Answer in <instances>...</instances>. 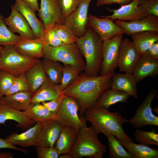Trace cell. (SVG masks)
Instances as JSON below:
<instances>
[{
  "instance_id": "6da1fadb",
  "label": "cell",
  "mask_w": 158,
  "mask_h": 158,
  "mask_svg": "<svg viewBox=\"0 0 158 158\" xmlns=\"http://www.w3.org/2000/svg\"><path fill=\"white\" fill-rule=\"evenodd\" d=\"M114 72L104 75L91 76L84 73L62 91L66 96L75 99L79 106L80 115L83 118L85 112L93 107L98 98L106 90L110 88Z\"/></svg>"
},
{
  "instance_id": "7a4b0ae2",
  "label": "cell",
  "mask_w": 158,
  "mask_h": 158,
  "mask_svg": "<svg viewBox=\"0 0 158 158\" xmlns=\"http://www.w3.org/2000/svg\"><path fill=\"white\" fill-rule=\"evenodd\" d=\"M83 117L86 121L91 123L98 134L100 133L105 135L111 134L119 139L133 141L122 128L127 120L119 112H111L108 109L94 107L87 110Z\"/></svg>"
},
{
  "instance_id": "3957f363",
  "label": "cell",
  "mask_w": 158,
  "mask_h": 158,
  "mask_svg": "<svg viewBox=\"0 0 158 158\" xmlns=\"http://www.w3.org/2000/svg\"><path fill=\"white\" fill-rule=\"evenodd\" d=\"M103 41L91 28H86L84 35L76 43L85 60L84 73L91 76L98 75L102 60Z\"/></svg>"
},
{
  "instance_id": "277c9868",
  "label": "cell",
  "mask_w": 158,
  "mask_h": 158,
  "mask_svg": "<svg viewBox=\"0 0 158 158\" xmlns=\"http://www.w3.org/2000/svg\"><path fill=\"white\" fill-rule=\"evenodd\" d=\"M98 135L92 125L89 127H83L78 131L75 143L69 153L72 158H103L107 147L99 141Z\"/></svg>"
},
{
  "instance_id": "5b68a950",
  "label": "cell",
  "mask_w": 158,
  "mask_h": 158,
  "mask_svg": "<svg viewBox=\"0 0 158 158\" xmlns=\"http://www.w3.org/2000/svg\"><path fill=\"white\" fill-rule=\"evenodd\" d=\"M83 57L76 43L56 47L45 45L43 49V58L58 61L64 65H71L80 72L85 68Z\"/></svg>"
},
{
  "instance_id": "8992f818",
  "label": "cell",
  "mask_w": 158,
  "mask_h": 158,
  "mask_svg": "<svg viewBox=\"0 0 158 158\" xmlns=\"http://www.w3.org/2000/svg\"><path fill=\"white\" fill-rule=\"evenodd\" d=\"M39 59L21 54L13 46H3L0 52V71L8 72L16 77L25 74Z\"/></svg>"
},
{
  "instance_id": "52a82bcc",
  "label": "cell",
  "mask_w": 158,
  "mask_h": 158,
  "mask_svg": "<svg viewBox=\"0 0 158 158\" xmlns=\"http://www.w3.org/2000/svg\"><path fill=\"white\" fill-rule=\"evenodd\" d=\"M79 106L77 101L65 95L56 112L58 121L63 126L72 127L78 132L87 126L84 118L79 116Z\"/></svg>"
},
{
  "instance_id": "ba28073f",
  "label": "cell",
  "mask_w": 158,
  "mask_h": 158,
  "mask_svg": "<svg viewBox=\"0 0 158 158\" xmlns=\"http://www.w3.org/2000/svg\"><path fill=\"white\" fill-rule=\"evenodd\" d=\"M156 89H152L135 112L134 116L127 120L128 122L137 128L147 126H158V117L153 113L151 103L157 94Z\"/></svg>"
},
{
  "instance_id": "9c48e42d",
  "label": "cell",
  "mask_w": 158,
  "mask_h": 158,
  "mask_svg": "<svg viewBox=\"0 0 158 158\" xmlns=\"http://www.w3.org/2000/svg\"><path fill=\"white\" fill-rule=\"evenodd\" d=\"M124 34H120L103 42L102 60L100 75L114 72L118 67L119 48Z\"/></svg>"
},
{
  "instance_id": "30bf717a",
  "label": "cell",
  "mask_w": 158,
  "mask_h": 158,
  "mask_svg": "<svg viewBox=\"0 0 158 158\" xmlns=\"http://www.w3.org/2000/svg\"><path fill=\"white\" fill-rule=\"evenodd\" d=\"M145 0H133L130 3L121 5L116 9H111L108 7L107 9L112 12L113 14L101 17L110 18L114 20H118L130 21L142 19L148 16L144 6Z\"/></svg>"
},
{
  "instance_id": "8fae6325",
  "label": "cell",
  "mask_w": 158,
  "mask_h": 158,
  "mask_svg": "<svg viewBox=\"0 0 158 158\" xmlns=\"http://www.w3.org/2000/svg\"><path fill=\"white\" fill-rule=\"evenodd\" d=\"M91 0H81L77 8L64 18L63 24L69 28L78 38L82 37L85 33Z\"/></svg>"
},
{
  "instance_id": "7c38bea8",
  "label": "cell",
  "mask_w": 158,
  "mask_h": 158,
  "mask_svg": "<svg viewBox=\"0 0 158 158\" xmlns=\"http://www.w3.org/2000/svg\"><path fill=\"white\" fill-rule=\"evenodd\" d=\"M38 11V16L44 25V34L55 23H64V18L58 0H40Z\"/></svg>"
},
{
  "instance_id": "4fadbf2b",
  "label": "cell",
  "mask_w": 158,
  "mask_h": 158,
  "mask_svg": "<svg viewBox=\"0 0 158 158\" xmlns=\"http://www.w3.org/2000/svg\"><path fill=\"white\" fill-rule=\"evenodd\" d=\"M141 54L128 38L122 39L120 44L118 67L120 72L132 73Z\"/></svg>"
},
{
  "instance_id": "5bb4252c",
  "label": "cell",
  "mask_w": 158,
  "mask_h": 158,
  "mask_svg": "<svg viewBox=\"0 0 158 158\" xmlns=\"http://www.w3.org/2000/svg\"><path fill=\"white\" fill-rule=\"evenodd\" d=\"M99 18L88 15L87 25L92 28L103 41L109 39L120 34H124L123 29L110 18Z\"/></svg>"
},
{
  "instance_id": "9a60e30c",
  "label": "cell",
  "mask_w": 158,
  "mask_h": 158,
  "mask_svg": "<svg viewBox=\"0 0 158 158\" xmlns=\"http://www.w3.org/2000/svg\"><path fill=\"white\" fill-rule=\"evenodd\" d=\"M11 11L8 17H4V21L9 29L13 33H18L21 39H35L34 33L24 17L13 5L11 6Z\"/></svg>"
},
{
  "instance_id": "2e32d148",
  "label": "cell",
  "mask_w": 158,
  "mask_h": 158,
  "mask_svg": "<svg viewBox=\"0 0 158 158\" xmlns=\"http://www.w3.org/2000/svg\"><path fill=\"white\" fill-rule=\"evenodd\" d=\"M114 22L128 35L146 31L158 32V16L153 15H149L142 19L130 21L115 20Z\"/></svg>"
},
{
  "instance_id": "e0dca14e",
  "label": "cell",
  "mask_w": 158,
  "mask_h": 158,
  "mask_svg": "<svg viewBox=\"0 0 158 158\" xmlns=\"http://www.w3.org/2000/svg\"><path fill=\"white\" fill-rule=\"evenodd\" d=\"M63 127L57 121L51 120L42 122L36 138L37 146H54Z\"/></svg>"
},
{
  "instance_id": "ac0fdd59",
  "label": "cell",
  "mask_w": 158,
  "mask_h": 158,
  "mask_svg": "<svg viewBox=\"0 0 158 158\" xmlns=\"http://www.w3.org/2000/svg\"><path fill=\"white\" fill-rule=\"evenodd\" d=\"M15 2L13 5L25 18L32 29L35 38L43 39L44 32V25L37 17L35 12L23 0H15Z\"/></svg>"
},
{
  "instance_id": "d6986e66",
  "label": "cell",
  "mask_w": 158,
  "mask_h": 158,
  "mask_svg": "<svg viewBox=\"0 0 158 158\" xmlns=\"http://www.w3.org/2000/svg\"><path fill=\"white\" fill-rule=\"evenodd\" d=\"M132 74L137 83L148 76L156 77L158 75V60L146 54H141Z\"/></svg>"
},
{
  "instance_id": "ffe728a7",
  "label": "cell",
  "mask_w": 158,
  "mask_h": 158,
  "mask_svg": "<svg viewBox=\"0 0 158 158\" xmlns=\"http://www.w3.org/2000/svg\"><path fill=\"white\" fill-rule=\"evenodd\" d=\"M46 45L42 38L32 39H21L14 45L15 49L25 56L40 59L43 58V50Z\"/></svg>"
},
{
  "instance_id": "44dd1931",
  "label": "cell",
  "mask_w": 158,
  "mask_h": 158,
  "mask_svg": "<svg viewBox=\"0 0 158 158\" xmlns=\"http://www.w3.org/2000/svg\"><path fill=\"white\" fill-rule=\"evenodd\" d=\"M137 83L132 73L114 72L112 78L110 88L122 91L136 99L138 97Z\"/></svg>"
},
{
  "instance_id": "7402d4cb",
  "label": "cell",
  "mask_w": 158,
  "mask_h": 158,
  "mask_svg": "<svg viewBox=\"0 0 158 158\" xmlns=\"http://www.w3.org/2000/svg\"><path fill=\"white\" fill-rule=\"evenodd\" d=\"M42 124L38 122L26 131L18 134L14 132L6 136L5 139L12 145L23 147L37 146L36 138Z\"/></svg>"
},
{
  "instance_id": "603a6c76",
  "label": "cell",
  "mask_w": 158,
  "mask_h": 158,
  "mask_svg": "<svg viewBox=\"0 0 158 158\" xmlns=\"http://www.w3.org/2000/svg\"><path fill=\"white\" fill-rule=\"evenodd\" d=\"M8 120L16 121L18 123L17 127L23 130L32 126L35 122L28 118L23 111L13 109L0 102V124Z\"/></svg>"
},
{
  "instance_id": "cb8c5ba5",
  "label": "cell",
  "mask_w": 158,
  "mask_h": 158,
  "mask_svg": "<svg viewBox=\"0 0 158 158\" xmlns=\"http://www.w3.org/2000/svg\"><path fill=\"white\" fill-rule=\"evenodd\" d=\"M78 132L72 127L63 126L54 146L60 155L70 152L75 143Z\"/></svg>"
},
{
  "instance_id": "d4e9b609",
  "label": "cell",
  "mask_w": 158,
  "mask_h": 158,
  "mask_svg": "<svg viewBox=\"0 0 158 158\" xmlns=\"http://www.w3.org/2000/svg\"><path fill=\"white\" fill-rule=\"evenodd\" d=\"M32 93L23 91L0 97V102L13 109L24 111L31 103Z\"/></svg>"
},
{
  "instance_id": "484cf974",
  "label": "cell",
  "mask_w": 158,
  "mask_h": 158,
  "mask_svg": "<svg viewBox=\"0 0 158 158\" xmlns=\"http://www.w3.org/2000/svg\"><path fill=\"white\" fill-rule=\"evenodd\" d=\"M58 85L54 84L47 77L39 88L32 94L31 103H41L57 97L62 93Z\"/></svg>"
},
{
  "instance_id": "4316f807",
  "label": "cell",
  "mask_w": 158,
  "mask_h": 158,
  "mask_svg": "<svg viewBox=\"0 0 158 158\" xmlns=\"http://www.w3.org/2000/svg\"><path fill=\"white\" fill-rule=\"evenodd\" d=\"M25 74L28 85L29 91L32 94L39 88L47 78L41 60L40 59Z\"/></svg>"
},
{
  "instance_id": "83f0119b",
  "label": "cell",
  "mask_w": 158,
  "mask_h": 158,
  "mask_svg": "<svg viewBox=\"0 0 158 158\" xmlns=\"http://www.w3.org/2000/svg\"><path fill=\"white\" fill-rule=\"evenodd\" d=\"M117 138L133 158H158V150L156 149L147 145L136 144L133 141Z\"/></svg>"
},
{
  "instance_id": "f1b7e54d",
  "label": "cell",
  "mask_w": 158,
  "mask_h": 158,
  "mask_svg": "<svg viewBox=\"0 0 158 158\" xmlns=\"http://www.w3.org/2000/svg\"><path fill=\"white\" fill-rule=\"evenodd\" d=\"M23 111L28 118L36 123L58 120L56 114L50 111L41 103H31Z\"/></svg>"
},
{
  "instance_id": "f546056e",
  "label": "cell",
  "mask_w": 158,
  "mask_h": 158,
  "mask_svg": "<svg viewBox=\"0 0 158 158\" xmlns=\"http://www.w3.org/2000/svg\"><path fill=\"white\" fill-rule=\"evenodd\" d=\"M130 96L129 94L122 91L108 89L102 93L94 107L108 109L110 106L118 102H126Z\"/></svg>"
},
{
  "instance_id": "4dcf8cb0",
  "label": "cell",
  "mask_w": 158,
  "mask_h": 158,
  "mask_svg": "<svg viewBox=\"0 0 158 158\" xmlns=\"http://www.w3.org/2000/svg\"><path fill=\"white\" fill-rule=\"evenodd\" d=\"M131 35L132 42L141 54H145L151 45L158 41V32L156 31H144Z\"/></svg>"
},
{
  "instance_id": "1f68e13d",
  "label": "cell",
  "mask_w": 158,
  "mask_h": 158,
  "mask_svg": "<svg viewBox=\"0 0 158 158\" xmlns=\"http://www.w3.org/2000/svg\"><path fill=\"white\" fill-rule=\"evenodd\" d=\"M41 61L47 78L54 84L59 85L61 81L63 65L58 61L45 58Z\"/></svg>"
},
{
  "instance_id": "d6a6232c",
  "label": "cell",
  "mask_w": 158,
  "mask_h": 158,
  "mask_svg": "<svg viewBox=\"0 0 158 158\" xmlns=\"http://www.w3.org/2000/svg\"><path fill=\"white\" fill-rule=\"evenodd\" d=\"M108 140L109 156L110 158H133L114 135H105Z\"/></svg>"
},
{
  "instance_id": "836d02e7",
  "label": "cell",
  "mask_w": 158,
  "mask_h": 158,
  "mask_svg": "<svg viewBox=\"0 0 158 158\" xmlns=\"http://www.w3.org/2000/svg\"><path fill=\"white\" fill-rule=\"evenodd\" d=\"M3 18V16L0 14V45L14 46L21 38L9 29L4 22Z\"/></svg>"
},
{
  "instance_id": "e575fe53",
  "label": "cell",
  "mask_w": 158,
  "mask_h": 158,
  "mask_svg": "<svg viewBox=\"0 0 158 158\" xmlns=\"http://www.w3.org/2000/svg\"><path fill=\"white\" fill-rule=\"evenodd\" d=\"M134 135L135 141L139 144L158 146V134L156 133L154 128L150 131L137 129L135 131Z\"/></svg>"
},
{
  "instance_id": "d590c367",
  "label": "cell",
  "mask_w": 158,
  "mask_h": 158,
  "mask_svg": "<svg viewBox=\"0 0 158 158\" xmlns=\"http://www.w3.org/2000/svg\"><path fill=\"white\" fill-rule=\"evenodd\" d=\"M63 66L61 81L58 85L61 92L73 83L78 77L80 73L71 65H63Z\"/></svg>"
},
{
  "instance_id": "8d00e7d4",
  "label": "cell",
  "mask_w": 158,
  "mask_h": 158,
  "mask_svg": "<svg viewBox=\"0 0 158 158\" xmlns=\"http://www.w3.org/2000/svg\"><path fill=\"white\" fill-rule=\"evenodd\" d=\"M53 27L64 44L76 43L78 38L71 30L64 24L55 23Z\"/></svg>"
},
{
  "instance_id": "74e56055",
  "label": "cell",
  "mask_w": 158,
  "mask_h": 158,
  "mask_svg": "<svg viewBox=\"0 0 158 158\" xmlns=\"http://www.w3.org/2000/svg\"><path fill=\"white\" fill-rule=\"evenodd\" d=\"M23 91L29 92L28 85L25 74L15 77L11 87L5 95Z\"/></svg>"
},
{
  "instance_id": "f35d334b",
  "label": "cell",
  "mask_w": 158,
  "mask_h": 158,
  "mask_svg": "<svg viewBox=\"0 0 158 158\" xmlns=\"http://www.w3.org/2000/svg\"><path fill=\"white\" fill-rule=\"evenodd\" d=\"M15 78L8 72L0 71V97L5 95L11 87Z\"/></svg>"
},
{
  "instance_id": "ab89813d",
  "label": "cell",
  "mask_w": 158,
  "mask_h": 158,
  "mask_svg": "<svg viewBox=\"0 0 158 158\" xmlns=\"http://www.w3.org/2000/svg\"><path fill=\"white\" fill-rule=\"evenodd\" d=\"M80 1L81 0H58L64 18L77 8Z\"/></svg>"
},
{
  "instance_id": "60d3db41",
  "label": "cell",
  "mask_w": 158,
  "mask_h": 158,
  "mask_svg": "<svg viewBox=\"0 0 158 158\" xmlns=\"http://www.w3.org/2000/svg\"><path fill=\"white\" fill-rule=\"evenodd\" d=\"M38 158H58L60 154L54 146L52 147L35 146Z\"/></svg>"
},
{
  "instance_id": "b9f144b4",
  "label": "cell",
  "mask_w": 158,
  "mask_h": 158,
  "mask_svg": "<svg viewBox=\"0 0 158 158\" xmlns=\"http://www.w3.org/2000/svg\"><path fill=\"white\" fill-rule=\"evenodd\" d=\"M43 39L46 45L52 47H58L63 44L53 27L44 34Z\"/></svg>"
},
{
  "instance_id": "7bdbcfd3",
  "label": "cell",
  "mask_w": 158,
  "mask_h": 158,
  "mask_svg": "<svg viewBox=\"0 0 158 158\" xmlns=\"http://www.w3.org/2000/svg\"><path fill=\"white\" fill-rule=\"evenodd\" d=\"M64 96L65 95L62 92L57 97L50 101L42 102L41 103L50 111L56 114Z\"/></svg>"
},
{
  "instance_id": "ee69618b",
  "label": "cell",
  "mask_w": 158,
  "mask_h": 158,
  "mask_svg": "<svg viewBox=\"0 0 158 158\" xmlns=\"http://www.w3.org/2000/svg\"><path fill=\"white\" fill-rule=\"evenodd\" d=\"M144 6L148 15L158 16V0H145Z\"/></svg>"
},
{
  "instance_id": "f6af8a7d",
  "label": "cell",
  "mask_w": 158,
  "mask_h": 158,
  "mask_svg": "<svg viewBox=\"0 0 158 158\" xmlns=\"http://www.w3.org/2000/svg\"><path fill=\"white\" fill-rule=\"evenodd\" d=\"M133 0H97L96 6L99 7L106 4H117L121 5L128 4Z\"/></svg>"
},
{
  "instance_id": "bcb514c9",
  "label": "cell",
  "mask_w": 158,
  "mask_h": 158,
  "mask_svg": "<svg viewBox=\"0 0 158 158\" xmlns=\"http://www.w3.org/2000/svg\"><path fill=\"white\" fill-rule=\"evenodd\" d=\"M7 148L19 150L24 153L28 152L27 150L17 147L8 141L5 138H0V149Z\"/></svg>"
},
{
  "instance_id": "7dc6e473",
  "label": "cell",
  "mask_w": 158,
  "mask_h": 158,
  "mask_svg": "<svg viewBox=\"0 0 158 158\" xmlns=\"http://www.w3.org/2000/svg\"><path fill=\"white\" fill-rule=\"evenodd\" d=\"M145 54L153 59L158 60V41L151 45L147 50Z\"/></svg>"
},
{
  "instance_id": "c3c4849f",
  "label": "cell",
  "mask_w": 158,
  "mask_h": 158,
  "mask_svg": "<svg viewBox=\"0 0 158 158\" xmlns=\"http://www.w3.org/2000/svg\"><path fill=\"white\" fill-rule=\"evenodd\" d=\"M23 0L35 12L38 11L39 6L37 0Z\"/></svg>"
},
{
  "instance_id": "681fc988",
  "label": "cell",
  "mask_w": 158,
  "mask_h": 158,
  "mask_svg": "<svg viewBox=\"0 0 158 158\" xmlns=\"http://www.w3.org/2000/svg\"><path fill=\"white\" fill-rule=\"evenodd\" d=\"M60 158H72L71 156L69 153H65L60 155Z\"/></svg>"
},
{
  "instance_id": "f907efd6",
  "label": "cell",
  "mask_w": 158,
  "mask_h": 158,
  "mask_svg": "<svg viewBox=\"0 0 158 158\" xmlns=\"http://www.w3.org/2000/svg\"><path fill=\"white\" fill-rule=\"evenodd\" d=\"M8 154L7 152H0V158H7Z\"/></svg>"
},
{
  "instance_id": "816d5d0a",
  "label": "cell",
  "mask_w": 158,
  "mask_h": 158,
  "mask_svg": "<svg viewBox=\"0 0 158 158\" xmlns=\"http://www.w3.org/2000/svg\"><path fill=\"white\" fill-rule=\"evenodd\" d=\"M3 47V46L0 45V52L2 49Z\"/></svg>"
}]
</instances>
